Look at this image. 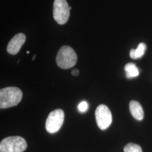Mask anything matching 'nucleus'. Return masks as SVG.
I'll return each instance as SVG.
<instances>
[{"label":"nucleus","mask_w":152,"mask_h":152,"mask_svg":"<svg viewBox=\"0 0 152 152\" xmlns=\"http://www.w3.org/2000/svg\"><path fill=\"white\" fill-rule=\"evenodd\" d=\"M71 8L66 0H55L53 5V16L55 20L61 25L65 24L70 16Z\"/></svg>","instance_id":"4"},{"label":"nucleus","mask_w":152,"mask_h":152,"mask_svg":"<svg viewBox=\"0 0 152 152\" xmlns=\"http://www.w3.org/2000/svg\"><path fill=\"white\" fill-rule=\"evenodd\" d=\"M78 110L80 112L83 113V112H85L87 110L88 108V104L86 102H82L81 103H80V104L78 105Z\"/></svg>","instance_id":"12"},{"label":"nucleus","mask_w":152,"mask_h":152,"mask_svg":"<svg viewBox=\"0 0 152 152\" xmlns=\"http://www.w3.org/2000/svg\"><path fill=\"white\" fill-rule=\"evenodd\" d=\"M26 37L23 33H18L11 39L7 45V51L11 55H15L19 53L22 46L26 42Z\"/></svg>","instance_id":"7"},{"label":"nucleus","mask_w":152,"mask_h":152,"mask_svg":"<svg viewBox=\"0 0 152 152\" xmlns=\"http://www.w3.org/2000/svg\"><path fill=\"white\" fill-rule=\"evenodd\" d=\"M35 57H36V55H34V56H33V58H32L33 60H34V59H35Z\"/></svg>","instance_id":"14"},{"label":"nucleus","mask_w":152,"mask_h":152,"mask_svg":"<svg viewBox=\"0 0 152 152\" xmlns=\"http://www.w3.org/2000/svg\"><path fill=\"white\" fill-rule=\"evenodd\" d=\"M124 152H142L140 145L134 143L127 144L124 149Z\"/></svg>","instance_id":"11"},{"label":"nucleus","mask_w":152,"mask_h":152,"mask_svg":"<svg viewBox=\"0 0 152 152\" xmlns=\"http://www.w3.org/2000/svg\"><path fill=\"white\" fill-rule=\"evenodd\" d=\"M98 127L102 130L108 129L112 122V116L108 107L104 104L99 105L95 111Z\"/></svg>","instance_id":"6"},{"label":"nucleus","mask_w":152,"mask_h":152,"mask_svg":"<svg viewBox=\"0 0 152 152\" xmlns=\"http://www.w3.org/2000/svg\"><path fill=\"white\" fill-rule=\"evenodd\" d=\"M147 49L146 45L144 43H140L138 45L136 49H131L130 52V56L132 59H136L141 58L144 55Z\"/></svg>","instance_id":"9"},{"label":"nucleus","mask_w":152,"mask_h":152,"mask_svg":"<svg viewBox=\"0 0 152 152\" xmlns=\"http://www.w3.org/2000/svg\"><path fill=\"white\" fill-rule=\"evenodd\" d=\"M64 120V111L57 109L52 111L48 117L46 122V129L47 131L54 134L60 130Z\"/></svg>","instance_id":"5"},{"label":"nucleus","mask_w":152,"mask_h":152,"mask_svg":"<svg viewBox=\"0 0 152 152\" xmlns=\"http://www.w3.org/2000/svg\"><path fill=\"white\" fill-rule=\"evenodd\" d=\"M77 56L75 50L68 46H63L59 50L56 57L57 65L63 69H69L76 65Z\"/></svg>","instance_id":"2"},{"label":"nucleus","mask_w":152,"mask_h":152,"mask_svg":"<svg viewBox=\"0 0 152 152\" xmlns=\"http://www.w3.org/2000/svg\"><path fill=\"white\" fill-rule=\"evenodd\" d=\"M125 71L127 78H132L139 75V71L136 64L132 63H127L125 65Z\"/></svg>","instance_id":"10"},{"label":"nucleus","mask_w":152,"mask_h":152,"mask_svg":"<svg viewBox=\"0 0 152 152\" xmlns=\"http://www.w3.org/2000/svg\"><path fill=\"white\" fill-rule=\"evenodd\" d=\"M27 148V142L20 136L7 137L0 143L1 152H23Z\"/></svg>","instance_id":"3"},{"label":"nucleus","mask_w":152,"mask_h":152,"mask_svg":"<svg viewBox=\"0 0 152 152\" xmlns=\"http://www.w3.org/2000/svg\"><path fill=\"white\" fill-rule=\"evenodd\" d=\"M130 110L132 115L136 120L141 121L144 118V111L141 104L135 100L131 101L129 105Z\"/></svg>","instance_id":"8"},{"label":"nucleus","mask_w":152,"mask_h":152,"mask_svg":"<svg viewBox=\"0 0 152 152\" xmlns=\"http://www.w3.org/2000/svg\"><path fill=\"white\" fill-rule=\"evenodd\" d=\"M80 72L77 69H74L72 71V75L74 76H77L79 75Z\"/></svg>","instance_id":"13"},{"label":"nucleus","mask_w":152,"mask_h":152,"mask_svg":"<svg viewBox=\"0 0 152 152\" xmlns=\"http://www.w3.org/2000/svg\"><path fill=\"white\" fill-rule=\"evenodd\" d=\"M23 97L22 90L16 87H8L0 90V108L5 109L16 106Z\"/></svg>","instance_id":"1"}]
</instances>
